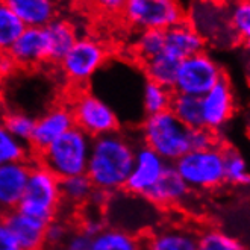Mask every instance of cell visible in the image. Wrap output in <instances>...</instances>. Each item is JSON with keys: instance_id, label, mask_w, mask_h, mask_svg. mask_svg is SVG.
I'll return each mask as SVG.
<instances>
[{"instance_id": "cell-38", "label": "cell", "mask_w": 250, "mask_h": 250, "mask_svg": "<svg viewBox=\"0 0 250 250\" xmlns=\"http://www.w3.org/2000/svg\"><path fill=\"white\" fill-rule=\"evenodd\" d=\"M93 6L105 16H122L127 0H93Z\"/></svg>"}, {"instance_id": "cell-43", "label": "cell", "mask_w": 250, "mask_h": 250, "mask_svg": "<svg viewBox=\"0 0 250 250\" xmlns=\"http://www.w3.org/2000/svg\"><path fill=\"white\" fill-rule=\"evenodd\" d=\"M82 2H93V0H82Z\"/></svg>"}, {"instance_id": "cell-16", "label": "cell", "mask_w": 250, "mask_h": 250, "mask_svg": "<svg viewBox=\"0 0 250 250\" xmlns=\"http://www.w3.org/2000/svg\"><path fill=\"white\" fill-rule=\"evenodd\" d=\"M17 67L34 68L49 61V42L44 27H26L21 37L6 52Z\"/></svg>"}, {"instance_id": "cell-20", "label": "cell", "mask_w": 250, "mask_h": 250, "mask_svg": "<svg viewBox=\"0 0 250 250\" xmlns=\"http://www.w3.org/2000/svg\"><path fill=\"white\" fill-rule=\"evenodd\" d=\"M205 46L207 40L188 20L166 31V52L178 58L179 61L205 52Z\"/></svg>"}, {"instance_id": "cell-42", "label": "cell", "mask_w": 250, "mask_h": 250, "mask_svg": "<svg viewBox=\"0 0 250 250\" xmlns=\"http://www.w3.org/2000/svg\"><path fill=\"white\" fill-rule=\"evenodd\" d=\"M244 47H246V50L250 53V41H246V42H244Z\"/></svg>"}, {"instance_id": "cell-21", "label": "cell", "mask_w": 250, "mask_h": 250, "mask_svg": "<svg viewBox=\"0 0 250 250\" xmlns=\"http://www.w3.org/2000/svg\"><path fill=\"white\" fill-rule=\"evenodd\" d=\"M27 27H46L58 16L56 0H2Z\"/></svg>"}, {"instance_id": "cell-37", "label": "cell", "mask_w": 250, "mask_h": 250, "mask_svg": "<svg viewBox=\"0 0 250 250\" xmlns=\"http://www.w3.org/2000/svg\"><path fill=\"white\" fill-rule=\"evenodd\" d=\"M90 249H91V237L78 228L73 229L67 241L58 250H90Z\"/></svg>"}, {"instance_id": "cell-19", "label": "cell", "mask_w": 250, "mask_h": 250, "mask_svg": "<svg viewBox=\"0 0 250 250\" xmlns=\"http://www.w3.org/2000/svg\"><path fill=\"white\" fill-rule=\"evenodd\" d=\"M2 223L12 230L23 250L46 249V229L49 223L26 215L19 209L5 212Z\"/></svg>"}, {"instance_id": "cell-11", "label": "cell", "mask_w": 250, "mask_h": 250, "mask_svg": "<svg viewBox=\"0 0 250 250\" xmlns=\"http://www.w3.org/2000/svg\"><path fill=\"white\" fill-rule=\"evenodd\" d=\"M187 20L207 41L223 40L225 44L238 41L229 23L228 6L218 0H196L187 12Z\"/></svg>"}, {"instance_id": "cell-39", "label": "cell", "mask_w": 250, "mask_h": 250, "mask_svg": "<svg viewBox=\"0 0 250 250\" xmlns=\"http://www.w3.org/2000/svg\"><path fill=\"white\" fill-rule=\"evenodd\" d=\"M0 250H23L16 235L6 225H0Z\"/></svg>"}, {"instance_id": "cell-6", "label": "cell", "mask_w": 250, "mask_h": 250, "mask_svg": "<svg viewBox=\"0 0 250 250\" xmlns=\"http://www.w3.org/2000/svg\"><path fill=\"white\" fill-rule=\"evenodd\" d=\"M178 173L193 191H209L226 182L225 146L191 150L174 163Z\"/></svg>"}, {"instance_id": "cell-40", "label": "cell", "mask_w": 250, "mask_h": 250, "mask_svg": "<svg viewBox=\"0 0 250 250\" xmlns=\"http://www.w3.org/2000/svg\"><path fill=\"white\" fill-rule=\"evenodd\" d=\"M16 68H19L17 64L14 62V60L6 52H3L2 60H0V71H2V76H9Z\"/></svg>"}, {"instance_id": "cell-2", "label": "cell", "mask_w": 250, "mask_h": 250, "mask_svg": "<svg viewBox=\"0 0 250 250\" xmlns=\"http://www.w3.org/2000/svg\"><path fill=\"white\" fill-rule=\"evenodd\" d=\"M138 135L146 146L170 164L191 152L189 129L170 109L147 115L140 123Z\"/></svg>"}, {"instance_id": "cell-13", "label": "cell", "mask_w": 250, "mask_h": 250, "mask_svg": "<svg viewBox=\"0 0 250 250\" xmlns=\"http://www.w3.org/2000/svg\"><path fill=\"white\" fill-rule=\"evenodd\" d=\"M170 163L158 155L149 146H146L143 141L137 146L135 153V164L132 168V173L126 184V191L137 196H146L158 181L164 174Z\"/></svg>"}, {"instance_id": "cell-10", "label": "cell", "mask_w": 250, "mask_h": 250, "mask_svg": "<svg viewBox=\"0 0 250 250\" xmlns=\"http://www.w3.org/2000/svg\"><path fill=\"white\" fill-rule=\"evenodd\" d=\"M225 78V71L214 58L202 52L181 62L174 93L203 97Z\"/></svg>"}, {"instance_id": "cell-24", "label": "cell", "mask_w": 250, "mask_h": 250, "mask_svg": "<svg viewBox=\"0 0 250 250\" xmlns=\"http://www.w3.org/2000/svg\"><path fill=\"white\" fill-rule=\"evenodd\" d=\"M181 62L182 61H179L178 58H174L170 53L164 52L143 64L144 76L147 81H152L155 83H159L174 91Z\"/></svg>"}, {"instance_id": "cell-28", "label": "cell", "mask_w": 250, "mask_h": 250, "mask_svg": "<svg viewBox=\"0 0 250 250\" xmlns=\"http://www.w3.org/2000/svg\"><path fill=\"white\" fill-rule=\"evenodd\" d=\"M132 49L138 60L144 64L146 61L166 52V31H156V29L140 31Z\"/></svg>"}, {"instance_id": "cell-5", "label": "cell", "mask_w": 250, "mask_h": 250, "mask_svg": "<svg viewBox=\"0 0 250 250\" xmlns=\"http://www.w3.org/2000/svg\"><path fill=\"white\" fill-rule=\"evenodd\" d=\"M161 211L163 209L155 207L146 197L127 193L126 189H123L109 196L105 207V217L108 226L144 237L146 233L163 225L156 215V212Z\"/></svg>"}, {"instance_id": "cell-29", "label": "cell", "mask_w": 250, "mask_h": 250, "mask_svg": "<svg viewBox=\"0 0 250 250\" xmlns=\"http://www.w3.org/2000/svg\"><path fill=\"white\" fill-rule=\"evenodd\" d=\"M199 250H249L241 240L233 235L218 229L215 226H208L199 230Z\"/></svg>"}, {"instance_id": "cell-30", "label": "cell", "mask_w": 250, "mask_h": 250, "mask_svg": "<svg viewBox=\"0 0 250 250\" xmlns=\"http://www.w3.org/2000/svg\"><path fill=\"white\" fill-rule=\"evenodd\" d=\"M26 24L12 9L2 3L0 6V47L2 52H8L21 34L26 31Z\"/></svg>"}, {"instance_id": "cell-41", "label": "cell", "mask_w": 250, "mask_h": 250, "mask_svg": "<svg viewBox=\"0 0 250 250\" xmlns=\"http://www.w3.org/2000/svg\"><path fill=\"white\" fill-rule=\"evenodd\" d=\"M220 3H223V5H226V6H229V5H232V3H235V2H238V0H218Z\"/></svg>"}, {"instance_id": "cell-12", "label": "cell", "mask_w": 250, "mask_h": 250, "mask_svg": "<svg viewBox=\"0 0 250 250\" xmlns=\"http://www.w3.org/2000/svg\"><path fill=\"white\" fill-rule=\"evenodd\" d=\"M73 127H76V120L70 105H55L37 119L34 137L29 146L38 156Z\"/></svg>"}, {"instance_id": "cell-26", "label": "cell", "mask_w": 250, "mask_h": 250, "mask_svg": "<svg viewBox=\"0 0 250 250\" xmlns=\"http://www.w3.org/2000/svg\"><path fill=\"white\" fill-rule=\"evenodd\" d=\"M94 185L91 179L86 174L81 176H73V178H67L61 181V191H62V205H68L73 208H83L85 205L90 202L93 193H94Z\"/></svg>"}, {"instance_id": "cell-36", "label": "cell", "mask_w": 250, "mask_h": 250, "mask_svg": "<svg viewBox=\"0 0 250 250\" xmlns=\"http://www.w3.org/2000/svg\"><path fill=\"white\" fill-rule=\"evenodd\" d=\"M189 146H191V150H205V149H211V147L220 146L217 132L208 127L189 129Z\"/></svg>"}, {"instance_id": "cell-33", "label": "cell", "mask_w": 250, "mask_h": 250, "mask_svg": "<svg viewBox=\"0 0 250 250\" xmlns=\"http://www.w3.org/2000/svg\"><path fill=\"white\" fill-rule=\"evenodd\" d=\"M31 146L12 137L5 129L0 130V164L27 163Z\"/></svg>"}, {"instance_id": "cell-23", "label": "cell", "mask_w": 250, "mask_h": 250, "mask_svg": "<svg viewBox=\"0 0 250 250\" xmlns=\"http://www.w3.org/2000/svg\"><path fill=\"white\" fill-rule=\"evenodd\" d=\"M90 250H144V241L141 235L106 226L91 238Z\"/></svg>"}, {"instance_id": "cell-4", "label": "cell", "mask_w": 250, "mask_h": 250, "mask_svg": "<svg viewBox=\"0 0 250 250\" xmlns=\"http://www.w3.org/2000/svg\"><path fill=\"white\" fill-rule=\"evenodd\" d=\"M61 207V179L46 166H42L40 161H35L34 164H31L27 187L17 209L26 215L50 223L56 218Z\"/></svg>"}, {"instance_id": "cell-14", "label": "cell", "mask_w": 250, "mask_h": 250, "mask_svg": "<svg viewBox=\"0 0 250 250\" xmlns=\"http://www.w3.org/2000/svg\"><path fill=\"white\" fill-rule=\"evenodd\" d=\"M205 127L218 132L233 115L235 99L229 79L225 76L212 90L202 97Z\"/></svg>"}, {"instance_id": "cell-35", "label": "cell", "mask_w": 250, "mask_h": 250, "mask_svg": "<svg viewBox=\"0 0 250 250\" xmlns=\"http://www.w3.org/2000/svg\"><path fill=\"white\" fill-rule=\"evenodd\" d=\"M71 232H73V228H70L68 223L55 218L53 222L47 225V229H46V247L50 250L61 249V246L67 241Z\"/></svg>"}, {"instance_id": "cell-3", "label": "cell", "mask_w": 250, "mask_h": 250, "mask_svg": "<svg viewBox=\"0 0 250 250\" xmlns=\"http://www.w3.org/2000/svg\"><path fill=\"white\" fill-rule=\"evenodd\" d=\"M93 140L94 138L76 126L37 158L61 181L73 176L86 174Z\"/></svg>"}, {"instance_id": "cell-17", "label": "cell", "mask_w": 250, "mask_h": 250, "mask_svg": "<svg viewBox=\"0 0 250 250\" xmlns=\"http://www.w3.org/2000/svg\"><path fill=\"white\" fill-rule=\"evenodd\" d=\"M191 191L193 189L182 179V176L178 173L174 164H168L164 174L147 191L144 197L159 209H173L181 207L182 203L189 199Z\"/></svg>"}, {"instance_id": "cell-15", "label": "cell", "mask_w": 250, "mask_h": 250, "mask_svg": "<svg viewBox=\"0 0 250 250\" xmlns=\"http://www.w3.org/2000/svg\"><path fill=\"white\" fill-rule=\"evenodd\" d=\"M144 250H199V230L185 225H159L143 237Z\"/></svg>"}, {"instance_id": "cell-7", "label": "cell", "mask_w": 250, "mask_h": 250, "mask_svg": "<svg viewBox=\"0 0 250 250\" xmlns=\"http://www.w3.org/2000/svg\"><path fill=\"white\" fill-rule=\"evenodd\" d=\"M122 19L137 31H167L187 20L181 0H127Z\"/></svg>"}, {"instance_id": "cell-1", "label": "cell", "mask_w": 250, "mask_h": 250, "mask_svg": "<svg viewBox=\"0 0 250 250\" xmlns=\"http://www.w3.org/2000/svg\"><path fill=\"white\" fill-rule=\"evenodd\" d=\"M140 135L132 137L126 130L97 137L93 140L86 176L96 189L115 194L126 188L127 179L135 164Z\"/></svg>"}, {"instance_id": "cell-9", "label": "cell", "mask_w": 250, "mask_h": 250, "mask_svg": "<svg viewBox=\"0 0 250 250\" xmlns=\"http://www.w3.org/2000/svg\"><path fill=\"white\" fill-rule=\"evenodd\" d=\"M106 58L108 50L104 42L91 37H81L64 56L60 67L70 83L81 86L97 75Z\"/></svg>"}, {"instance_id": "cell-25", "label": "cell", "mask_w": 250, "mask_h": 250, "mask_svg": "<svg viewBox=\"0 0 250 250\" xmlns=\"http://www.w3.org/2000/svg\"><path fill=\"white\" fill-rule=\"evenodd\" d=\"M170 111L178 117L188 129L205 127L203 111H202V97L174 93Z\"/></svg>"}, {"instance_id": "cell-8", "label": "cell", "mask_w": 250, "mask_h": 250, "mask_svg": "<svg viewBox=\"0 0 250 250\" xmlns=\"http://www.w3.org/2000/svg\"><path fill=\"white\" fill-rule=\"evenodd\" d=\"M70 108L75 115L76 126L86 132L91 138L122 130L119 114L105 99L91 91H78L70 102Z\"/></svg>"}, {"instance_id": "cell-32", "label": "cell", "mask_w": 250, "mask_h": 250, "mask_svg": "<svg viewBox=\"0 0 250 250\" xmlns=\"http://www.w3.org/2000/svg\"><path fill=\"white\" fill-rule=\"evenodd\" d=\"M225 176L226 184L233 187H247L250 185V171L243 155L232 149L225 147Z\"/></svg>"}, {"instance_id": "cell-27", "label": "cell", "mask_w": 250, "mask_h": 250, "mask_svg": "<svg viewBox=\"0 0 250 250\" xmlns=\"http://www.w3.org/2000/svg\"><path fill=\"white\" fill-rule=\"evenodd\" d=\"M174 91L170 88H166L152 81H147L143 85L141 99H143V109L146 117L168 111L173 102Z\"/></svg>"}, {"instance_id": "cell-31", "label": "cell", "mask_w": 250, "mask_h": 250, "mask_svg": "<svg viewBox=\"0 0 250 250\" xmlns=\"http://www.w3.org/2000/svg\"><path fill=\"white\" fill-rule=\"evenodd\" d=\"M37 126V119L34 115L23 112V111H9L3 117V126L6 132L17 140L31 144V140L34 137V130Z\"/></svg>"}, {"instance_id": "cell-22", "label": "cell", "mask_w": 250, "mask_h": 250, "mask_svg": "<svg viewBox=\"0 0 250 250\" xmlns=\"http://www.w3.org/2000/svg\"><path fill=\"white\" fill-rule=\"evenodd\" d=\"M44 29H46L47 42H49V61L60 64L64 60V56L79 40L76 27L70 20L56 17Z\"/></svg>"}, {"instance_id": "cell-34", "label": "cell", "mask_w": 250, "mask_h": 250, "mask_svg": "<svg viewBox=\"0 0 250 250\" xmlns=\"http://www.w3.org/2000/svg\"><path fill=\"white\" fill-rule=\"evenodd\" d=\"M229 23L238 41H250V0H238L228 6Z\"/></svg>"}, {"instance_id": "cell-18", "label": "cell", "mask_w": 250, "mask_h": 250, "mask_svg": "<svg viewBox=\"0 0 250 250\" xmlns=\"http://www.w3.org/2000/svg\"><path fill=\"white\" fill-rule=\"evenodd\" d=\"M31 164L16 163L0 166V205L3 214L19 208L27 187Z\"/></svg>"}]
</instances>
